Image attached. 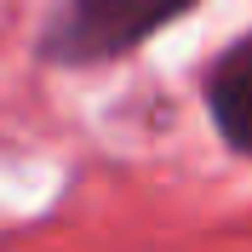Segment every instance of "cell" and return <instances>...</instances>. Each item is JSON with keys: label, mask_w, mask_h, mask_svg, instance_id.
I'll list each match as a JSON object with an SVG mask.
<instances>
[{"label": "cell", "mask_w": 252, "mask_h": 252, "mask_svg": "<svg viewBox=\"0 0 252 252\" xmlns=\"http://www.w3.org/2000/svg\"><path fill=\"white\" fill-rule=\"evenodd\" d=\"M201 0H52L40 23V63L52 69H97L121 63L138 46H149L160 29H172Z\"/></svg>", "instance_id": "1"}, {"label": "cell", "mask_w": 252, "mask_h": 252, "mask_svg": "<svg viewBox=\"0 0 252 252\" xmlns=\"http://www.w3.org/2000/svg\"><path fill=\"white\" fill-rule=\"evenodd\" d=\"M201 97H206V115L218 126V138L235 155H252V40H235L206 63Z\"/></svg>", "instance_id": "2"}]
</instances>
